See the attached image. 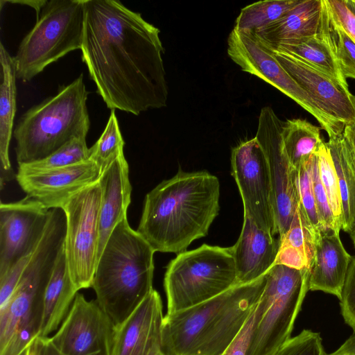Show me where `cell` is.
I'll return each mask as SVG.
<instances>
[{
    "instance_id": "cell-1",
    "label": "cell",
    "mask_w": 355,
    "mask_h": 355,
    "mask_svg": "<svg viewBox=\"0 0 355 355\" xmlns=\"http://www.w3.org/2000/svg\"><path fill=\"white\" fill-rule=\"evenodd\" d=\"M81 59L107 107L135 115L166 105L158 28L118 0H84Z\"/></svg>"
},
{
    "instance_id": "cell-2",
    "label": "cell",
    "mask_w": 355,
    "mask_h": 355,
    "mask_svg": "<svg viewBox=\"0 0 355 355\" xmlns=\"http://www.w3.org/2000/svg\"><path fill=\"white\" fill-rule=\"evenodd\" d=\"M219 199L216 176L180 168L146 194L137 231L155 252L181 253L207 234L218 214Z\"/></svg>"
},
{
    "instance_id": "cell-3",
    "label": "cell",
    "mask_w": 355,
    "mask_h": 355,
    "mask_svg": "<svg viewBox=\"0 0 355 355\" xmlns=\"http://www.w3.org/2000/svg\"><path fill=\"white\" fill-rule=\"evenodd\" d=\"M267 273L193 306L166 314L163 355H223L256 307Z\"/></svg>"
},
{
    "instance_id": "cell-4",
    "label": "cell",
    "mask_w": 355,
    "mask_h": 355,
    "mask_svg": "<svg viewBox=\"0 0 355 355\" xmlns=\"http://www.w3.org/2000/svg\"><path fill=\"white\" fill-rule=\"evenodd\" d=\"M155 252L125 218L98 260L92 286L96 302L116 329L151 293Z\"/></svg>"
},
{
    "instance_id": "cell-5",
    "label": "cell",
    "mask_w": 355,
    "mask_h": 355,
    "mask_svg": "<svg viewBox=\"0 0 355 355\" xmlns=\"http://www.w3.org/2000/svg\"><path fill=\"white\" fill-rule=\"evenodd\" d=\"M87 96L80 73L21 116L13 131L19 166L43 159L76 138H86L90 128Z\"/></svg>"
},
{
    "instance_id": "cell-6",
    "label": "cell",
    "mask_w": 355,
    "mask_h": 355,
    "mask_svg": "<svg viewBox=\"0 0 355 355\" xmlns=\"http://www.w3.org/2000/svg\"><path fill=\"white\" fill-rule=\"evenodd\" d=\"M237 284L231 248L203 244L178 254L166 268V314L207 301Z\"/></svg>"
},
{
    "instance_id": "cell-7",
    "label": "cell",
    "mask_w": 355,
    "mask_h": 355,
    "mask_svg": "<svg viewBox=\"0 0 355 355\" xmlns=\"http://www.w3.org/2000/svg\"><path fill=\"white\" fill-rule=\"evenodd\" d=\"M66 216L53 208L41 239L7 304L0 310V351L20 328L42 322L44 293L64 243Z\"/></svg>"
},
{
    "instance_id": "cell-8",
    "label": "cell",
    "mask_w": 355,
    "mask_h": 355,
    "mask_svg": "<svg viewBox=\"0 0 355 355\" xmlns=\"http://www.w3.org/2000/svg\"><path fill=\"white\" fill-rule=\"evenodd\" d=\"M84 21V0L47 1L13 56L17 78L29 81L69 52L80 50Z\"/></svg>"
},
{
    "instance_id": "cell-9",
    "label": "cell",
    "mask_w": 355,
    "mask_h": 355,
    "mask_svg": "<svg viewBox=\"0 0 355 355\" xmlns=\"http://www.w3.org/2000/svg\"><path fill=\"white\" fill-rule=\"evenodd\" d=\"M310 268L275 264L267 272L259 298L261 313L248 355H275L291 338L295 320L309 291Z\"/></svg>"
},
{
    "instance_id": "cell-10",
    "label": "cell",
    "mask_w": 355,
    "mask_h": 355,
    "mask_svg": "<svg viewBox=\"0 0 355 355\" xmlns=\"http://www.w3.org/2000/svg\"><path fill=\"white\" fill-rule=\"evenodd\" d=\"M101 189L98 180L62 203L66 216L64 252L78 291L92 286L98 259Z\"/></svg>"
},
{
    "instance_id": "cell-11",
    "label": "cell",
    "mask_w": 355,
    "mask_h": 355,
    "mask_svg": "<svg viewBox=\"0 0 355 355\" xmlns=\"http://www.w3.org/2000/svg\"><path fill=\"white\" fill-rule=\"evenodd\" d=\"M227 51L243 71L271 85L310 113L329 138L343 134L344 128L324 114L316 102L288 74L271 50L254 33L233 28L227 38Z\"/></svg>"
},
{
    "instance_id": "cell-12",
    "label": "cell",
    "mask_w": 355,
    "mask_h": 355,
    "mask_svg": "<svg viewBox=\"0 0 355 355\" xmlns=\"http://www.w3.org/2000/svg\"><path fill=\"white\" fill-rule=\"evenodd\" d=\"M231 165L244 212L259 228L275 236L277 231L270 171L266 155L256 137L232 149Z\"/></svg>"
},
{
    "instance_id": "cell-13",
    "label": "cell",
    "mask_w": 355,
    "mask_h": 355,
    "mask_svg": "<svg viewBox=\"0 0 355 355\" xmlns=\"http://www.w3.org/2000/svg\"><path fill=\"white\" fill-rule=\"evenodd\" d=\"M116 327L96 300L78 293L55 333L49 337L63 355H113Z\"/></svg>"
},
{
    "instance_id": "cell-14",
    "label": "cell",
    "mask_w": 355,
    "mask_h": 355,
    "mask_svg": "<svg viewBox=\"0 0 355 355\" xmlns=\"http://www.w3.org/2000/svg\"><path fill=\"white\" fill-rule=\"evenodd\" d=\"M283 121L270 107L261 109L255 137L268 161L273 194V207L279 238L288 231L297 205L292 168L285 154L282 128Z\"/></svg>"
},
{
    "instance_id": "cell-15",
    "label": "cell",
    "mask_w": 355,
    "mask_h": 355,
    "mask_svg": "<svg viewBox=\"0 0 355 355\" xmlns=\"http://www.w3.org/2000/svg\"><path fill=\"white\" fill-rule=\"evenodd\" d=\"M50 210L26 196L0 205V277L22 258L31 255L41 239Z\"/></svg>"
},
{
    "instance_id": "cell-16",
    "label": "cell",
    "mask_w": 355,
    "mask_h": 355,
    "mask_svg": "<svg viewBox=\"0 0 355 355\" xmlns=\"http://www.w3.org/2000/svg\"><path fill=\"white\" fill-rule=\"evenodd\" d=\"M268 47L283 68L332 121L343 128L355 122V96L350 91L296 56Z\"/></svg>"
},
{
    "instance_id": "cell-17",
    "label": "cell",
    "mask_w": 355,
    "mask_h": 355,
    "mask_svg": "<svg viewBox=\"0 0 355 355\" xmlns=\"http://www.w3.org/2000/svg\"><path fill=\"white\" fill-rule=\"evenodd\" d=\"M101 175L99 167L89 159L62 168L17 174L16 179L26 196L51 209L60 208L71 196L97 182Z\"/></svg>"
},
{
    "instance_id": "cell-18",
    "label": "cell",
    "mask_w": 355,
    "mask_h": 355,
    "mask_svg": "<svg viewBox=\"0 0 355 355\" xmlns=\"http://www.w3.org/2000/svg\"><path fill=\"white\" fill-rule=\"evenodd\" d=\"M164 317L161 297L153 289L123 323L116 329L113 355L162 354Z\"/></svg>"
},
{
    "instance_id": "cell-19",
    "label": "cell",
    "mask_w": 355,
    "mask_h": 355,
    "mask_svg": "<svg viewBox=\"0 0 355 355\" xmlns=\"http://www.w3.org/2000/svg\"><path fill=\"white\" fill-rule=\"evenodd\" d=\"M280 241L259 228L244 212L243 224L236 243L231 248L237 284L251 283L265 275L275 265Z\"/></svg>"
},
{
    "instance_id": "cell-20",
    "label": "cell",
    "mask_w": 355,
    "mask_h": 355,
    "mask_svg": "<svg viewBox=\"0 0 355 355\" xmlns=\"http://www.w3.org/2000/svg\"><path fill=\"white\" fill-rule=\"evenodd\" d=\"M339 232L327 229L318 234L309 290L321 291L340 300L352 257L344 248Z\"/></svg>"
},
{
    "instance_id": "cell-21",
    "label": "cell",
    "mask_w": 355,
    "mask_h": 355,
    "mask_svg": "<svg viewBox=\"0 0 355 355\" xmlns=\"http://www.w3.org/2000/svg\"><path fill=\"white\" fill-rule=\"evenodd\" d=\"M98 182L101 189L99 259L113 230L127 218L131 201L129 166L123 153L101 173Z\"/></svg>"
},
{
    "instance_id": "cell-22",
    "label": "cell",
    "mask_w": 355,
    "mask_h": 355,
    "mask_svg": "<svg viewBox=\"0 0 355 355\" xmlns=\"http://www.w3.org/2000/svg\"><path fill=\"white\" fill-rule=\"evenodd\" d=\"M323 10V0H299L280 19L253 33L270 47L313 37L320 29Z\"/></svg>"
},
{
    "instance_id": "cell-23",
    "label": "cell",
    "mask_w": 355,
    "mask_h": 355,
    "mask_svg": "<svg viewBox=\"0 0 355 355\" xmlns=\"http://www.w3.org/2000/svg\"><path fill=\"white\" fill-rule=\"evenodd\" d=\"M78 291L70 276L63 246L44 293L39 338H48L58 330Z\"/></svg>"
},
{
    "instance_id": "cell-24",
    "label": "cell",
    "mask_w": 355,
    "mask_h": 355,
    "mask_svg": "<svg viewBox=\"0 0 355 355\" xmlns=\"http://www.w3.org/2000/svg\"><path fill=\"white\" fill-rule=\"evenodd\" d=\"M0 168L1 188L3 183L16 178L9 158V147L17 110V71L12 57L3 43L0 44Z\"/></svg>"
},
{
    "instance_id": "cell-25",
    "label": "cell",
    "mask_w": 355,
    "mask_h": 355,
    "mask_svg": "<svg viewBox=\"0 0 355 355\" xmlns=\"http://www.w3.org/2000/svg\"><path fill=\"white\" fill-rule=\"evenodd\" d=\"M323 1L322 24L319 32L315 35L270 48L296 56L325 74L343 89L349 91L347 78L340 69L329 37L327 22V7L324 0Z\"/></svg>"
},
{
    "instance_id": "cell-26",
    "label": "cell",
    "mask_w": 355,
    "mask_h": 355,
    "mask_svg": "<svg viewBox=\"0 0 355 355\" xmlns=\"http://www.w3.org/2000/svg\"><path fill=\"white\" fill-rule=\"evenodd\" d=\"M336 171L343 209V228L350 237L355 234V160L342 135L325 142Z\"/></svg>"
},
{
    "instance_id": "cell-27",
    "label": "cell",
    "mask_w": 355,
    "mask_h": 355,
    "mask_svg": "<svg viewBox=\"0 0 355 355\" xmlns=\"http://www.w3.org/2000/svg\"><path fill=\"white\" fill-rule=\"evenodd\" d=\"M282 137L285 154L293 169L316 153L324 143L320 128L302 119L283 121Z\"/></svg>"
},
{
    "instance_id": "cell-28",
    "label": "cell",
    "mask_w": 355,
    "mask_h": 355,
    "mask_svg": "<svg viewBox=\"0 0 355 355\" xmlns=\"http://www.w3.org/2000/svg\"><path fill=\"white\" fill-rule=\"evenodd\" d=\"M298 1L265 0L248 5L241 10L234 29L255 33L280 19Z\"/></svg>"
},
{
    "instance_id": "cell-29",
    "label": "cell",
    "mask_w": 355,
    "mask_h": 355,
    "mask_svg": "<svg viewBox=\"0 0 355 355\" xmlns=\"http://www.w3.org/2000/svg\"><path fill=\"white\" fill-rule=\"evenodd\" d=\"M89 156L86 138H76L43 159L19 165L17 174L27 175L69 166L87 161Z\"/></svg>"
},
{
    "instance_id": "cell-30",
    "label": "cell",
    "mask_w": 355,
    "mask_h": 355,
    "mask_svg": "<svg viewBox=\"0 0 355 355\" xmlns=\"http://www.w3.org/2000/svg\"><path fill=\"white\" fill-rule=\"evenodd\" d=\"M124 144L115 110H112L103 132L97 141L89 148V159L99 167L102 173L123 153Z\"/></svg>"
},
{
    "instance_id": "cell-31",
    "label": "cell",
    "mask_w": 355,
    "mask_h": 355,
    "mask_svg": "<svg viewBox=\"0 0 355 355\" xmlns=\"http://www.w3.org/2000/svg\"><path fill=\"white\" fill-rule=\"evenodd\" d=\"M318 234L297 202L288 231L282 237L279 238L280 245L291 247L300 251L307 257L311 265L315 254L316 238Z\"/></svg>"
},
{
    "instance_id": "cell-32",
    "label": "cell",
    "mask_w": 355,
    "mask_h": 355,
    "mask_svg": "<svg viewBox=\"0 0 355 355\" xmlns=\"http://www.w3.org/2000/svg\"><path fill=\"white\" fill-rule=\"evenodd\" d=\"M327 22L334 53L345 77L355 79V42L331 11L326 0Z\"/></svg>"
},
{
    "instance_id": "cell-33",
    "label": "cell",
    "mask_w": 355,
    "mask_h": 355,
    "mask_svg": "<svg viewBox=\"0 0 355 355\" xmlns=\"http://www.w3.org/2000/svg\"><path fill=\"white\" fill-rule=\"evenodd\" d=\"M312 156L297 168L292 169V178L297 202L304 211L317 233L324 229L319 217L313 189L311 176Z\"/></svg>"
},
{
    "instance_id": "cell-34",
    "label": "cell",
    "mask_w": 355,
    "mask_h": 355,
    "mask_svg": "<svg viewBox=\"0 0 355 355\" xmlns=\"http://www.w3.org/2000/svg\"><path fill=\"white\" fill-rule=\"evenodd\" d=\"M321 182L338 227L343 228V209L338 177L330 152L324 142L318 151Z\"/></svg>"
},
{
    "instance_id": "cell-35",
    "label": "cell",
    "mask_w": 355,
    "mask_h": 355,
    "mask_svg": "<svg viewBox=\"0 0 355 355\" xmlns=\"http://www.w3.org/2000/svg\"><path fill=\"white\" fill-rule=\"evenodd\" d=\"M322 338L319 333L304 329L290 338L275 355H324Z\"/></svg>"
},
{
    "instance_id": "cell-36",
    "label": "cell",
    "mask_w": 355,
    "mask_h": 355,
    "mask_svg": "<svg viewBox=\"0 0 355 355\" xmlns=\"http://www.w3.org/2000/svg\"><path fill=\"white\" fill-rule=\"evenodd\" d=\"M317 153L312 155L311 176L318 213L324 229H331L340 232V229L335 221L326 191L320 178Z\"/></svg>"
},
{
    "instance_id": "cell-37",
    "label": "cell",
    "mask_w": 355,
    "mask_h": 355,
    "mask_svg": "<svg viewBox=\"0 0 355 355\" xmlns=\"http://www.w3.org/2000/svg\"><path fill=\"white\" fill-rule=\"evenodd\" d=\"M345 322L355 333V258H352L340 300Z\"/></svg>"
},
{
    "instance_id": "cell-38",
    "label": "cell",
    "mask_w": 355,
    "mask_h": 355,
    "mask_svg": "<svg viewBox=\"0 0 355 355\" xmlns=\"http://www.w3.org/2000/svg\"><path fill=\"white\" fill-rule=\"evenodd\" d=\"M261 311V306L258 302L252 314L223 355H248L253 331Z\"/></svg>"
},
{
    "instance_id": "cell-39",
    "label": "cell",
    "mask_w": 355,
    "mask_h": 355,
    "mask_svg": "<svg viewBox=\"0 0 355 355\" xmlns=\"http://www.w3.org/2000/svg\"><path fill=\"white\" fill-rule=\"evenodd\" d=\"M31 254L20 259L0 277V310L7 304L15 291Z\"/></svg>"
},
{
    "instance_id": "cell-40",
    "label": "cell",
    "mask_w": 355,
    "mask_h": 355,
    "mask_svg": "<svg viewBox=\"0 0 355 355\" xmlns=\"http://www.w3.org/2000/svg\"><path fill=\"white\" fill-rule=\"evenodd\" d=\"M331 11L349 37L355 42V15L345 0H326Z\"/></svg>"
},
{
    "instance_id": "cell-41",
    "label": "cell",
    "mask_w": 355,
    "mask_h": 355,
    "mask_svg": "<svg viewBox=\"0 0 355 355\" xmlns=\"http://www.w3.org/2000/svg\"><path fill=\"white\" fill-rule=\"evenodd\" d=\"M37 355H63L51 343L49 337H38Z\"/></svg>"
},
{
    "instance_id": "cell-42",
    "label": "cell",
    "mask_w": 355,
    "mask_h": 355,
    "mask_svg": "<svg viewBox=\"0 0 355 355\" xmlns=\"http://www.w3.org/2000/svg\"><path fill=\"white\" fill-rule=\"evenodd\" d=\"M324 355H355V334L350 336L335 352Z\"/></svg>"
},
{
    "instance_id": "cell-43",
    "label": "cell",
    "mask_w": 355,
    "mask_h": 355,
    "mask_svg": "<svg viewBox=\"0 0 355 355\" xmlns=\"http://www.w3.org/2000/svg\"><path fill=\"white\" fill-rule=\"evenodd\" d=\"M5 3H19V4H23L26 6H28L35 10L37 18L40 16V14L43 8V7L45 6V4L47 2V0H15V1H11V0H6L3 1Z\"/></svg>"
},
{
    "instance_id": "cell-44",
    "label": "cell",
    "mask_w": 355,
    "mask_h": 355,
    "mask_svg": "<svg viewBox=\"0 0 355 355\" xmlns=\"http://www.w3.org/2000/svg\"><path fill=\"white\" fill-rule=\"evenodd\" d=\"M343 135L345 138L355 160V122L345 125Z\"/></svg>"
},
{
    "instance_id": "cell-45",
    "label": "cell",
    "mask_w": 355,
    "mask_h": 355,
    "mask_svg": "<svg viewBox=\"0 0 355 355\" xmlns=\"http://www.w3.org/2000/svg\"><path fill=\"white\" fill-rule=\"evenodd\" d=\"M38 354V337L33 339L26 347V355Z\"/></svg>"
},
{
    "instance_id": "cell-46",
    "label": "cell",
    "mask_w": 355,
    "mask_h": 355,
    "mask_svg": "<svg viewBox=\"0 0 355 355\" xmlns=\"http://www.w3.org/2000/svg\"><path fill=\"white\" fill-rule=\"evenodd\" d=\"M349 9L355 15V0H345Z\"/></svg>"
},
{
    "instance_id": "cell-47",
    "label": "cell",
    "mask_w": 355,
    "mask_h": 355,
    "mask_svg": "<svg viewBox=\"0 0 355 355\" xmlns=\"http://www.w3.org/2000/svg\"><path fill=\"white\" fill-rule=\"evenodd\" d=\"M351 238H352V239L353 241V243H354V247H355V234L352 237H351Z\"/></svg>"
},
{
    "instance_id": "cell-48",
    "label": "cell",
    "mask_w": 355,
    "mask_h": 355,
    "mask_svg": "<svg viewBox=\"0 0 355 355\" xmlns=\"http://www.w3.org/2000/svg\"><path fill=\"white\" fill-rule=\"evenodd\" d=\"M26 349L24 350L19 355H26Z\"/></svg>"
},
{
    "instance_id": "cell-49",
    "label": "cell",
    "mask_w": 355,
    "mask_h": 355,
    "mask_svg": "<svg viewBox=\"0 0 355 355\" xmlns=\"http://www.w3.org/2000/svg\"><path fill=\"white\" fill-rule=\"evenodd\" d=\"M157 355H163L162 354H157Z\"/></svg>"
}]
</instances>
